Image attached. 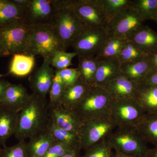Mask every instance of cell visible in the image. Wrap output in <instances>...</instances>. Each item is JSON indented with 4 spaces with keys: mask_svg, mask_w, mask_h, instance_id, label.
Returning <instances> with one entry per match:
<instances>
[{
    "mask_svg": "<svg viewBox=\"0 0 157 157\" xmlns=\"http://www.w3.org/2000/svg\"><path fill=\"white\" fill-rule=\"evenodd\" d=\"M35 65L33 56L26 54L13 55L9 69V73L22 77L31 73Z\"/></svg>",
    "mask_w": 157,
    "mask_h": 157,
    "instance_id": "obj_27",
    "label": "cell"
},
{
    "mask_svg": "<svg viewBox=\"0 0 157 157\" xmlns=\"http://www.w3.org/2000/svg\"><path fill=\"white\" fill-rule=\"evenodd\" d=\"M30 94L22 84L10 83L0 102V109L19 113L27 103Z\"/></svg>",
    "mask_w": 157,
    "mask_h": 157,
    "instance_id": "obj_15",
    "label": "cell"
},
{
    "mask_svg": "<svg viewBox=\"0 0 157 157\" xmlns=\"http://www.w3.org/2000/svg\"><path fill=\"white\" fill-rule=\"evenodd\" d=\"M49 106V119L53 123L72 134L78 135L82 123L72 110L61 104Z\"/></svg>",
    "mask_w": 157,
    "mask_h": 157,
    "instance_id": "obj_14",
    "label": "cell"
},
{
    "mask_svg": "<svg viewBox=\"0 0 157 157\" xmlns=\"http://www.w3.org/2000/svg\"><path fill=\"white\" fill-rule=\"evenodd\" d=\"M2 148L0 147V155H1V153H2Z\"/></svg>",
    "mask_w": 157,
    "mask_h": 157,
    "instance_id": "obj_48",
    "label": "cell"
},
{
    "mask_svg": "<svg viewBox=\"0 0 157 157\" xmlns=\"http://www.w3.org/2000/svg\"><path fill=\"white\" fill-rule=\"evenodd\" d=\"M0 157H29L27 142L19 141L12 146L3 147Z\"/></svg>",
    "mask_w": 157,
    "mask_h": 157,
    "instance_id": "obj_36",
    "label": "cell"
},
{
    "mask_svg": "<svg viewBox=\"0 0 157 157\" xmlns=\"http://www.w3.org/2000/svg\"><path fill=\"white\" fill-rule=\"evenodd\" d=\"M147 59L149 64L150 71L157 70V51L149 56Z\"/></svg>",
    "mask_w": 157,
    "mask_h": 157,
    "instance_id": "obj_40",
    "label": "cell"
},
{
    "mask_svg": "<svg viewBox=\"0 0 157 157\" xmlns=\"http://www.w3.org/2000/svg\"><path fill=\"white\" fill-rule=\"evenodd\" d=\"M107 139L115 151L136 157H145L149 149L135 127H117Z\"/></svg>",
    "mask_w": 157,
    "mask_h": 157,
    "instance_id": "obj_5",
    "label": "cell"
},
{
    "mask_svg": "<svg viewBox=\"0 0 157 157\" xmlns=\"http://www.w3.org/2000/svg\"><path fill=\"white\" fill-rule=\"evenodd\" d=\"M135 99L146 114L157 113V86L139 85Z\"/></svg>",
    "mask_w": 157,
    "mask_h": 157,
    "instance_id": "obj_20",
    "label": "cell"
},
{
    "mask_svg": "<svg viewBox=\"0 0 157 157\" xmlns=\"http://www.w3.org/2000/svg\"><path fill=\"white\" fill-rule=\"evenodd\" d=\"M113 98L104 88L91 87L73 111L82 123L109 116Z\"/></svg>",
    "mask_w": 157,
    "mask_h": 157,
    "instance_id": "obj_2",
    "label": "cell"
},
{
    "mask_svg": "<svg viewBox=\"0 0 157 157\" xmlns=\"http://www.w3.org/2000/svg\"><path fill=\"white\" fill-rule=\"evenodd\" d=\"M117 127L109 116L83 123L78 133L82 149L86 151L107 138Z\"/></svg>",
    "mask_w": 157,
    "mask_h": 157,
    "instance_id": "obj_9",
    "label": "cell"
},
{
    "mask_svg": "<svg viewBox=\"0 0 157 157\" xmlns=\"http://www.w3.org/2000/svg\"><path fill=\"white\" fill-rule=\"evenodd\" d=\"M147 58L137 61L121 63L122 75L136 84H142L148 73L150 72Z\"/></svg>",
    "mask_w": 157,
    "mask_h": 157,
    "instance_id": "obj_21",
    "label": "cell"
},
{
    "mask_svg": "<svg viewBox=\"0 0 157 157\" xmlns=\"http://www.w3.org/2000/svg\"><path fill=\"white\" fill-rule=\"evenodd\" d=\"M145 157H157V147L149 148Z\"/></svg>",
    "mask_w": 157,
    "mask_h": 157,
    "instance_id": "obj_44",
    "label": "cell"
},
{
    "mask_svg": "<svg viewBox=\"0 0 157 157\" xmlns=\"http://www.w3.org/2000/svg\"><path fill=\"white\" fill-rule=\"evenodd\" d=\"M131 5L132 0H103V9L109 21L115 15Z\"/></svg>",
    "mask_w": 157,
    "mask_h": 157,
    "instance_id": "obj_32",
    "label": "cell"
},
{
    "mask_svg": "<svg viewBox=\"0 0 157 157\" xmlns=\"http://www.w3.org/2000/svg\"><path fill=\"white\" fill-rule=\"evenodd\" d=\"M146 114L135 99H113L109 116L117 127H135Z\"/></svg>",
    "mask_w": 157,
    "mask_h": 157,
    "instance_id": "obj_8",
    "label": "cell"
},
{
    "mask_svg": "<svg viewBox=\"0 0 157 157\" xmlns=\"http://www.w3.org/2000/svg\"><path fill=\"white\" fill-rule=\"evenodd\" d=\"M79 80L90 87L95 86L96 73L100 60L97 56H78Z\"/></svg>",
    "mask_w": 157,
    "mask_h": 157,
    "instance_id": "obj_23",
    "label": "cell"
},
{
    "mask_svg": "<svg viewBox=\"0 0 157 157\" xmlns=\"http://www.w3.org/2000/svg\"><path fill=\"white\" fill-rule=\"evenodd\" d=\"M132 6L143 21H154L157 8V0H132Z\"/></svg>",
    "mask_w": 157,
    "mask_h": 157,
    "instance_id": "obj_30",
    "label": "cell"
},
{
    "mask_svg": "<svg viewBox=\"0 0 157 157\" xmlns=\"http://www.w3.org/2000/svg\"><path fill=\"white\" fill-rule=\"evenodd\" d=\"M154 21L155 22H157V8L156 10V13L155 17V19Z\"/></svg>",
    "mask_w": 157,
    "mask_h": 157,
    "instance_id": "obj_47",
    "label": "cell"
},
{
    "mask_svg": "<svg viewBox=\"0 0 157 157\" xmlns=\"http://www.w3.org/2000/svg\"><path fill=\"white\" fill-rule=\"evenodd\" d=\"M59 9L53 24L59 38L66 49L72 46L85 27L73 10L58 0Z\"/></svg>",
    "mask_w": 157,
    "mask_h": 157,
    "instance_id": "obj_7",
    "label": "cell"
},
{
    "mask_svg": "<svg viewBox=\"0 0 157 157\" xmlns=\"http://www.w3.org/2000/svg\"><path fill=\"white\" fill-rule=\"evenodd\" d=\"M25 9L16 6L11 0H0V27L25 20Z\"/></svg>",
    "mask_w": 157,
    "mask_h": 157,
    "instance_id": "obj_26",
    "label": "cell"
},
{
    "mask_svg": "<svg viewBox=\"0 0 157 157\" xmlns=\"http://www.w3.org/2000/svg\"><path fill=\"white\" fill-rule=\"evenodd\" d=\"M61 1L74 11L85 27L107 28L109 21L103 9V0Z\"/></svg>",
    "mask_w": 157,
    "mask_h": 157,
    "instance_id": "obj_6",
    "label": "cell"
},
{
    "mask_svg": "<svg viewBox=\"0 0 157 157\" xmlns=\"http://www.w3.org/2000/svg\"><path fill=\"white\" fill-rule=\"evenodd\" d=\"M49 121V106L46 98L33 93L25 106L18 113L14 136L18 141H25L46 128Z\"/></svg>",
    "mask_w": 157,
    "mask_h": 157,
    "instance_id": "obj_1",
    "label": "cell"
},
{
    "mask_svg": "<svg viewBox=\"0 0 157 157\" xmlns=\"http://www.w3.org/2000/svg\"><path fill=\"white\" fill-rule=\"evenodd\" d=\"M2 76L0 75V102L2 101L5 90L10 84V82L9 81L6 79L2 78Z\"/></svg>",
    "mask_w": 157,
    "mask_h": 157,
    "instance_id": "obj_41",
    "label": "cell"
},
{
    "mask_svg": "<svg viewBox=\"0 0 157 157\" xmlns=\"http://www.w3.org/2000/svg\"><path fill=\"white\" fill-rule=\"evenodd\" d=\"M90 87L78 79L74 84L66 86L60 104L73 111Z\"/></svg>",
    "mask_w": 157,
    "mask_h": 157,
    "instance_id": "obj_22",
    "label": "cell"
},
{
    "mask_svg": "<svg viewBox=\"0 0 157 157\" xmlns=\"http://www.w3.org/2000/svg\"><path fill=\"white\" fill-rule=\"evenodd\" d=\"M32 27L24 20L0 27V42L6 56L28 55Z\"/></svg>",
    "mask_w": 157,
    "mask_h": 157,
    "instance_id": "obj_3",
    "label": "cell"
},
{
    "mask_svg": "<svg viewBox=\"0 0 157 157\" xmlns=\"http://www.w3.org/2000/svg\"><path fill=\"white\" fill-rule=\"evenodd\" d=\"M139 85L121 75L110 81L104 89L113 99H135Z\"/></svg>",
    "mask_w": 157,
    "mask_h": 157,
    "instance_id": "obj_17",
    "label": "cell"
},
{
    "mask_svg": "<svg viewBox=\"0 0 157 157\" xmlns=\"http://www.w3.org/2000/svg\"><path fill=\"white\" fill-rule=\"evenodd\" d=\"M144 21L131 5L109 20L107 29L109 36L129 40L144 25Z\"/></svg>",
    "mask_w": 157,
    "mask_h": 157,
    "instance_id": "obj_10",
    "label": "cell"
},
{
    "mask_svg": "<svg viewBox=\"0 0 157 157\" xmlns=\"http://www.w3.org/2000/svg\"><path fill=\"white\" fill-rule=\"evenodd\" d=\"M67 49L52 25H33L28 55L51 59L55 54Z\"/></svg>",
    "mask_w": 157,
    "mask_h": 157,
    "instance_id": "obj_4",
    "label": "cell"
},
{
    "mask_svg": "<svg viewBox=\"0 0 157 157\" xmlns=\"http://www.w3.org/2000/svg\"><path fill=\"white\" fill-rule=\"evenodd\" d=\"M18 113L0 109V145L5 147L9 138L15 135Z\"/></svg>",
    "mask_w": 157,
    "mask_h": 157,
    "instance_id": "obj_24",
    "label": "cell"
},
{
    "mask_svg": "<svg viewBox=\"0 0 157 157\" xmlns=\"http://www.w3.org/2000/svg\"><path fill=\"white\" fill-rule=\"evenodd\" d=\"M130 40H126L120 53L118 60L121 63L137 61L148 57Z\"/></svg>",
    "mask_w": 157,
    "mask_h": 157,
    "instance_id": "obj_31",
    "label": "cell"
},
{
    "mask_svg": "<svg viewBox=\"0 0 157 157\" xmlns=\"http://www.w3.org/2000/svg\"><path fill=\"white\" fill-rule=\"evenodd\" d=\"M109 36L107 28L85 27L71 46L77 56H97Z\"/></svg>",
    "mask_w": 157,
    "mask_h": 157,
    "instance_id": "obj_11",
    "label": "cell"
},
{
    "mask_svg": "<svg viewBox=\"0 0 157 157\" xmlns=\"http://www.w3.org/2000/svg\"><path fill=\"white\" fill-rule=\"evenodd\" d=\"M11 1L16 6L25 9L30 2L31 0H11Z\"/></svg>",
    "mask_w": 157,
    "mask_h": 157,
    "instance_id": "obj_42",
    "label": "cell"
},
{
    "mask_svg": "<svg viewBox=\"0 0 157 157\" xmlns=\"http://www.w3.org/2000/svg\"><path fill=\"white\" fill-rule=\"evenodd\" d=\"M55 73L58 75L66 86L74 84L79 79V73L77 68L56 70Z\"/></svg>",
    "mask_w": 157,
    "mask_h": 157,
    "instance_id": "obj_37",
    "label": "cell"
},
{
    "mask_svg": "<svg viewBox=\"0 0 157 157\" xmlns=\"http://www.w3.org/2000/svg\"><path fill=\"white\" fill-rule=\"evenodd\" d=\"M80 152V151L73 149L62 157H81Z\"/></svg>",
    "mask_w": 157,
    "mask_h": 157,
    "instance_id": "obj_43",
    "label": "cell"
},
{
    "mask_svg": "<svg viewBox=\"0 0 157 157\" xmlns=\"http://www.w3.org/2000/svg\"><path fill=\"white\" fill-rule=\"evenodd\" d=\"M121 64L118 59L100 60L96 73L95 86L105 88L110 81L121 75Z\"/></svg>",
    "mask_w": 157,
    "mask_h": 157,
    "instance_id": "obj_18",
    "label": "cell"
},
{
    "mask_svg": "<svg viewBox=\"0 0 157 157\" xmlns=\"http://www.w3.org/2000/svg\"><path fill=\"white\" fill-rule=\"evenodd\" d=\"M4 56H6V55H5V51H4L2 46L1 42H0V58Z\"/></svg>",
    "mask_w": 157,
    "mask_h": 157,
    "instance_id": "obj_46",
    "label": "cell"
},
{
    "mask_svg": "<svg viewBox=\"0 0 157 157\" xmlns=\"http://www.w3.org/2000/svg\"><path fill=\"white\" fill-rule=\"evenodd\" d=\"M55 76L51 67L50 60L44 59L41 67L29 77L30 87L33 94L46 98Z\"/></svg>",
    "mask_w": 157,
    "mask_h": 157,
    "instance_id": "obj_13",
    "label": "cell"
},
{
    "mask_svg": "<svg viewBox=\"0 0 157 157\" xmlns=\"http://www.w3.org/2000/svg\"><path fill=\"white\" fill-rule=\"evenodd\" d=\"M126 40L109 36L97 56L100 60L118 59Z\"/></svg>",
    "mask_w": 157,
    "mask_h": 157,
    "instance_id": "obj_29",
    "label": "cell"
},
{
    "mask_svg": "<svg viewBox=\"0 0 157 157\" xmlns=\"http://www.w3.org/2000/svg\"><path fill=\"white\" fill-rule=\"evenodd\" d=\"M47 127L56 142L63 144L73 149L81 151L80 139L78 135H74L57 126L50 119Z\"/></svg>",
    "mask_w": 157,
    "mask_h": 157,
    "instance_id": "obj_28",
    "label": "cell"
},
{
    "mask_svg": "<svg viewBox=\"0 0 157 157\" xmlns=\"http://www.w3.org/2000/svg\"><path fill=\"white\" fill-rule=\"evenodd\" d=\"M135 128L147 143L157 147V113L145 114Z\"/></svg>",
    "mask_w": 157,
    "mask_h": 157,
    "instance_id": "obj_25",
    "label": "cell"
},
{
    "mask_svg": "<svg viewBox=\"0 0 157 157\" xmlns=\"http://www.w3.org/2000/svg\"><path fill=\"white\" fill-rule=\"evenodd\" d=\"M111 157H136L134 156L125 154L120 152L115 151L114 154L112 155Z\"/></svg>",
    "mask_w": 157,
    "mask_h": 157,
    "instance_id": "obj_45",
    "label": "cell"
},
{
    "mask_svg": "<svg viewBox=\"0 0 157 157\" xmlns=\"http://www.w3.org/2000/svg\"><path fill=\"white\" fill-rule=\"evenodd\" d=\"M27 150L29 157H43L55 143L47 127L29 138Z\"/></svg>",
    "mask_w": 157,
    "mask_h": 157,
    "instance_id": "obj_16",
    "label": "cell"
},
{
    "mask_svg": "<svg viewBox=\"0 0 157 157\" xmlns=\"http://www.w3.org/2000/svg\"><path fill=\"white\" fill-rule=\"evenodd\" d=\"M142 83L157 86V70L150 71Z\"/></svg>",
    "mask_w": 157,
    "mask_h": 157,
    "instance_id": "obj_39",
    "label": "cell"
},
{
    "mask_svg": "<svg viewBox=\"0 0 157 157\" xmlns=\"http://www.w3.org/2000/svg\"><path fill=\"white\" fill-rule=\"evenodd\" d=\"M66 86L58 75L55 73L49 92V105L55 106L60 104Z\"/></svg>",
    "mask_w": 157,
    "mask_h": 157,
    "instance_id": "obj_35",
    "label": "cell"
},
{
    "mask_svg": "<svg viewBox=\"0 0 157 157\" xmlns=\"http://www.w3.org/2000/svg\"><path fill=\"white\" fill-rule=\"evenodd\" d=\"M76 56H77V54L74 52H58L51 59V66L56 68V70L67 69L72 65V60Z\"/></svg>",
    "mask_w": 157,
    "mask_h": 157,
    "instance_id": "obj_34",
    "label": "cell"
},
{
    "mask_svg": "<svg viewBox=\"0 0 157 157\" xmlns=\"http://www.w3.org/2000/svg\"><path fill=\"white\" fill-rule=\"evenodd\" d=\"M73 149L68 145L55 142L49 148L43 157H62Z\"/></svg>",
    "mask_w": 157,
    "mask_h": 157,
    "instance_id": "obj_38",
    "label": "cell"
},
{
    "mask_svg": "<svg viewBox=\"0 0 157 157\" xmlns=\"http://www.w3.org/2000/svg\"><path fill=\"white\" fill-rule=\"evenodd\" d=\"M129 40L148 56L157 51V33L148 25L142 26Z\"/></svg>",
    "mask_w": 157,
    "mask_h": 157,
    "instance_id": "obj_19",
    "label": "cell"
},
{
    "mask_svg": "<svg viewBox=\"0 0 157 157\" xmlns=\"http://www.w3.org/2000/svg\"><path fill=\"white\" fill-rule=\"evenodd\" d=\"M59 9L58 0H31L25 8V21L33 25H53Z\"/></svg>",
    "mask_w": 157,
    "mask_h": 157,
    "instance_id": "obj_12",
    "label": "cell"
},
{
    "mask_svg": "<svg viewBox=\"0 0 157 157\" xmlns=\"http://www.w3.org/2000/svg\"><path fill=\"white\" fill-rule=\"evenodd\" d=\"M112 149L106 138L85 151L81 157H111Z\"/></svg>",
    "mask_w": 157,
    "mask_h": 157,
    "instance_id": "obj_33",
    "label": "cell"
}]
</instances>
